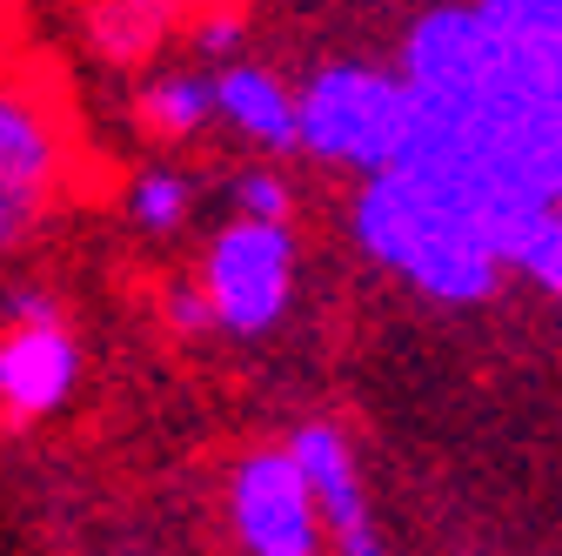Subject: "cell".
Returning a JSON list of instances; mask_svg holds the SVG:
<instances>
[{
	"instance_id": "cell-10",
	"label": "cell",
	"mask_w": 562,
	"mask_h": 556,
	"mask_svg": "<svg viewBox=\"0 0 562 556\" xmlns=\"http://www.w3.org/2000/svg\"><path fill=\"white\" fill-rule=\"evenodd\" d=\"M134 121L155 134V142H188L215 121V94H207L201 67H168V75H148L134 94Z\"/></svg>"
},
{
	"instance_id": "cell-8",
	"label": "cell",
	"mask_w": 562,
	"mask_h": 556,
	"mask_svg": "<svg viewBox=\"0 0 562 556\" xmlns=\"http://www.w3.org/2000/svg\"><path fill=\"white\" fill-rule=\"evenodd\" d=\"M207 94H215V121L235 127L241 142H255L261 155H289L295 148V94L274 67L255 60H228L207 75Z\"/></svg>"
},
{
	"instance_id": "cell-12",
	"label": "cell",
	"mask_w": 562,
	"mask_h": 556,
	"mask_svg": "<svg viewBox=\"0 0 562 556\" xmlns=\"http://www.w3.org/2000/svg\"><path fill=\"white\" fill-rule=\"evenodd\" d=\"M188 208H194V181L181 168H148V175H134V188H127V215H134V229H148V235H175L188 222Z\"/></svg>"
},
{
	"instance_id": "cell-6",
	"label": "cell",
	"mask_w": 562,
	"mask_h": 556,
	"mask_svg": "<svg viewBox=\"0 0 562 556\" xmlns=\"http://www.w3.org/2000/svg\"><path fill=\"white\" fill-rule=\"evenodd\" d=\"M60 181V134L34 94L0 88V248H14Z\"/></svg>"
},
{
	"instance_id": "cell-5",
	"label": "cell",
	"mask_w": 562,
	"mask_h": 556,
	"mask_svg": "<svg viewBox=\"0 0 562 556\" xmlns=\"http://www.w3.org/2000/svg\"><path fill=\"white\" fill-rule=\"evenodd\" d=\"M289 456H295V469L308 482L322 536L335 543V556H389L382 536H375V510H369L362 463H356V449H348V436L335 423H302Z\"/></svg>"
},
{
	"instance_id": "cell-7",
	"label": "cell",
	"mask_w": 562,
	"mask_h": 556,
	"mask_svg": "<svg viewBox=\"0 0 562 556\" xmlns=\"http://www.w3.org/2000/svg\"><path fill=\"white\" fill-rule=\"evenodd\" d=\"M81 382V349L60 315H27L0 329V415L8 423H41Z\"/></svg>"
},
{
	"instance_id": "cell-9",
	"label": "cell",
	"mask_w": 562,
	"mask_h": 556,
	"mask_svg": "<svg viewBox=\"0 0 562 556\" xmlns=\"http://www.w3.org/2000/svg\"><path fill=\"white\" fill-rule=\"evenodd\" d=\"M488 242H496L503 268H522L529 282L562 296V208L536 194H496L488 208Z\"/></svg>"
},
{
	"instance_id": "cell-1",
	"label": "cell",
	"mask_w": 562,
	"mask_h": 556,
	"mask_svg": "<svg viewBox=\"0 0 562 556\" xmlns=\"http://www.w3.org/2000/svg\"><path fill=\"white\" fill-rule=\"evenodd\" d=\"M496 188L469 162H395L375 168L356 201V235L362 248L415 282L436 302H482L503 282V255L488 242V208Z\"/></svg>"
},
{
	"instance_id": "cell-11",
	"label": "cell",
	"mask_w": 562,
	"mask_h": 556,
	"mask_svg": "<svg viewBox=\"0 0 562 556\" xmlns=\"http://www.w3.org/2000/svg\"><path fill=\"white\" fill-rule=\"evenodd\" d=\"M175 27V0H94V27L88 41L108 54V60H148Z\"/></svg>"
},
{
	"instance_id": "cell-4",
	"label": "cell",
	"mask_w": 562,
	"mask_h": 556,
	"mask_svg": "<svg viewBox=\"0 0 562 556\" xmlns=\"http://www.w3.org/2000/svg\"><path fill=\"white\" fill-rule=\"evenodd\" d=\"M228 516L248 556H322V516L289 449H248L235 463Z\"/></svg>"
},
{
	"instance_id": "cell-2",
	"label": "cell",
	"mask_w": 562,
	"mask_h": 556,
	"mask_svg": "<svg viewBox=\"0 0 562 556\" xmlns=\"http://www.w3.org/2000/svg\"><path fill=\"white\" fill-rule=\"evenodd\" d=\"M408 142V88L375 67H322L295 94V148L335 168H389Z\"/></svg>"
},
{
	"instance_id": "cell-14",
	"label": "cell",
	"mask_w": 562,
	"mask_h": 556,
	"mask_svg": "<svg viewBox=\"0 0 562 556\" xmlns=\"http://www.w3.org/2000/svg\"><path fill=\"white\" fill-rule=\"evenodd\" d=\"M161 309H168V329H175V335H201V329H215V315H207V296H201V282H175Z\"/></svg>"
},
{
	"instance_id": "cell-13",
	"label": "cell",
	"mask_w": 562,
	"mask_h": 556,
	"mask_svg": "<svg viewBox=\"0 0 562 556\" xmlns=\"http://www.w3.org/2000/svg\"><path fill=\"white\" fill-rule=\"evenodd\" d=\"M235 215H248V222H289V208H295V194H289V181H281L274 168H248V175H235Z\"/></svg>"
},
{
	"instance_id": "cell-3",
	"label": "cell",
	"mask_w": 562,
	"mask_h": 556,
	"mask_svg": "<svg viewBox=\"0 0 562 556\" xmlns=\"http://www.w3.org/2000/svg\"><path fill=\"white\" fill-rule=\"evenodd\" d=\"M201 296H207V315L228 335H268L281 322L295 296V235L289 222H248L235 215L215 248H207V268H201Z\"/></svg>"
}]
</instances>
